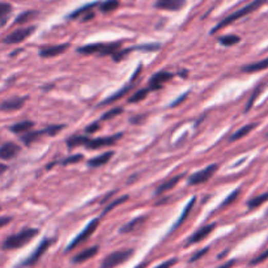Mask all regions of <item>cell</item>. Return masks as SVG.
<instances>
[{"label": "cell", "mask_w": 268, "mask_h": 268, "mask_svg": "<svg viewBox=\"0 0 268 268\" xmlns=\"http://www.w3.org/2000/svg\"><path fill=\"white\" fill-rule=\"evenodd\" d=\"M264 3H267V0H254V2H251L250 4L242 7L241 9H238V11H236L234 13L229 15L228 17H225L221 23L217 24V25L215 26L210 33L214 34V33H216L217 30L222 29V28H225V26L231 25V24L234 23V21H237V20H239V18H242V17H245V16L250 15V13H253L254 11H257L258 8H260V7H262Z\"/></svg>", "instance_id": "obj_1"}, {"label": "cell", "mask_w": 268, "mask_h": 268, "mask_svg": "<svg viewBox=\"0 0 268 268\" xmlns=\"http://www.w3.org/2000/svg\"><path fill=\"white\" fill-rule=\"evenodd\" d=\"M38 234V229L35 228H25L17 234L8 237L4 241L3 248L4 250H15V248H20L25 246L26 243H29L33 238Z\"/></svg>", "instance_id": "obj_2"}, {"label": "cell", "mask_w": 268, "mask_h": 268, "mask_svg": "<svg viewBox=\"0 0 268 268\" xmlns=\"http://www.w3.org/2000/svg\"><path fill=\"white\" fill-rule=\"evenodd\" d=\"M121 44H92L87 45V46L79 47L78 51L84 55H92V54H100V55H114L117 51H119Z\"/></svg>", "instance_id": "obj_3"}, {"label": "cell", "mask_w": 268, "mask_h": 268, "mask_svg": "<svg viewBox=\"0 0 268 268\" xmlns=\"http://www.w3.org/2000/svg\"><path fill=\"white\" fill-rule=\"evenodd\" d=\"M133 255V250L128 248V250H119L116 253H111L107 255L102 262L101 268H114L117 265L122 264V263L127 262Z\"/></svg>", "instance_id": "obj_4"}, {"label": "cell", "mask_w": 268, "mask_h": 268, "mask_svg": "<svg viewBox=\"0 0 268 268\" xmlns=\"http://www.w3.org/2000/svg\"><path fill=\"white\" fill-rule=\"evenodd\" d=\"M98 224H100V219H94V220H93V221H90L89 224L87 225V228L84 229V231L81 232L80 234H78V236H76V238L73 239L72 242H71L68 246H67L66 251L73 250V248H76V247H78V246L83 245L84 242H87V239L89 238V237L92 236L93 233H94L95 229L98 228Z\"/></svg>", "instance_id": "obj_5"}, {"label": "cell", "mask_w": 268, "mask_h": 268, "mask_svg": "<svg viewBox=\"0 0 268 268\" xmlns=\"http://www.w3.org/2000/svg\"><path fill=\"white\" fill-rule=\"evenodd\" d=\"M34 30H35L34 26H26V28H20V29L15 30V32H12L11 34L7 35V37L3 40V42L7 45L20 44V42L25 41L28 37H30V35L34 33Z\"/></svg>", "instance_id": "obj_6"}, {"label": "cell", "mask_w": 268, "mask_h": 268, "mask_svg": "<svg viewBox=\"0 0 268 268\" xmlns=\"http://www.w3.org/2000/svg\"><path fill=\"white\" fill-rule=\"evenodd\" d=\"M50 245H51V239L45 238L44 241L40 243V246L33 251L32 255H29V257L26 258V259L21 263L20 267H32V265H34L35 263L42 258V255L46 253V250L50 247Z\"/></svg>", "instance_id": "obj_7"}, {"label": "cell", "mask_w": 268, "mask_h": 268, "mask_svg": "<svg viewBox=\"0 0 268 268\" xmlns=\"http://www.w3.org/2000/svg\"><path fill=\"white\" fill-rule=\"evenodd\" d=\"M123 133H117L114 136H109V138H98V139H87V142L84 144V147H87L88 149H100V148L109 147L112 145L116 142H118L122 138Z\"/></svg>", "instance_id": "obj_8"}, {"label": "cell", "mask_w": 268, "mask_h": 268, "mask_svg": "<svg viewBox=\"0 0 268 268\" xmlns=\"http://www.w3.org/2000/svg\"><path fill=\"white\" fill-rule=\"evenodd\" d=\"M217 169H219V165L217 164L209 165V166H207L205 169H203V170L193 174V176L190 177V179H188V183H190V185H200V183H204V182H207L210 177L216 173Z\"/></svg>", "instance_id": "obj_9"}, {"label": "cell", "mask_w": 268, "mask_h": 268, "mask_svg": "<svg viewBox=\"0 0 268 268\" xmlns=\"http://www.w3.org/2000/svg\"><path fill=\"white\" fill-rule=\"evenodd\" d=\"M170 79H173V73L167 72V71H160V72H157L156 75L150 78L149 89H160V88H162V85H164L165 83H167Z\"/></svg>", "instance_id": "obj_10"}, {"label": "cell", "mask_w": 268, "mask_h": 268, "mask_svg": "<svg viewBox=\"0 0 268 268\" xmlns=\"http://www.w3.org/2000/svg\"><path fill=\"white\" fill-rule=\"evenodd\" d=\"M25 98L23 97H15L6 100L0 104V110L2 111H16V110L23 109L24 105H25Z\"/></svg>", "instance_id": "obj_11"}, {"label": "cell", "mask_w": 268, "mask_h": 268, "mask_svg": "<svg viewBox=\"0 0 268 268\" xmlns=\"http://www.w3.org/2000/svg\"><path fill=\"white\" fill-rule=\"evenodd\" d=\"M18 153H20V147L15 143H6L0 147V159L2 160L15 159Z\"/></svg>", "instance_id": "obj_12"}, {"label": "cell", "mask_w": 268, "mask_h": 268, "mask_svg": "<svg viewBox=\"0 0 268 268\" xmlns=\"http://www.w3.org/2000/svg\"><path fill=\"white\" fill-rule=\"evenodd\" d=\"M215 229V224H209V225H205L203 228H200L199 231L194 233L193 236L190 237V239L187 241V245H193V243H198V242H202L203 239L207 238Z\"/></svg>", "instance_id": "obj_13"}, {"label": "cell", "mask_w": 268, "mask_h": 268, "mask_svg": "<svg viewBox=\"0 0 268 268\" xmlns=\"http://www.w3.org/2000/svg\"><path fill=\"white\" fill-rule=\"evenodd\" d=\"M186 6L185 0H157L156 7L165 11H179Z\"/></svg>", "instance_id": "obj_14"}, {"label": "cell", "mask_w": 268, "mask_h": 268, "mask_svg": "<svg viewBox=\"0 0 268 268\" xmlns=\"http://www.w3.org/2000/svg\"><path fill=\"white\" fill-rule=\"evenodd\" d=\"M69 45L68 44H62V45H56V46H49L45 47L40 51L41 56L42 58H52V56H58V55L63 54V52L67 51Z\"/></svg>", "instance_id": "obj_15"}, {"label": "cell", "mask_w": 268, "mask_h": 268, "mask_svg": "<svg viewBox=\"0 0 268 268\" xmlns=\"http://www.w3.org/2000/svg\"><path fill=\"white\" fill-rule=\"evenodd\" d=\"M97 253H98V247L97 246H93V247H89V248H87V250H84V251H81V253H79L78 255L73 258L72 262L75 263V264L87 262V260H89L90 258L95 257Z\"/></svg>", "instance_id": "obj_16"}, {"label": "cell", "mask_w": 268, "mask_h": 268, "mask_svg": "<svg viewBox=\"0 0 268 268\" xmlns=\"http://www.w3.org/2000/svg\"><path fill=\"white\" fill-rule=\"evenodd\" d=\"M267 68H268V58H265L259 62H255V63L243 66L242 68H241V71L245 73H254V72H259V71H263V69H267Z\"/></svg>", "instance_id": "obj_17"}, {"label": "cell", "mask_w": 268, "mask_h": 268, "mask_svg": "<svg viewBox=\"0 0 268 268\" xmlns=\"http://www.w3.org/2000/svg\"><path fill=\"white\" fill-rule=\"evenodd\" d=\"M145 220H147V217H145V216H139V217H136V219L131 220L130 222H127L126 225H123V226H122L121 233H131V232L136 231V229L140 228V226L144 224Z\"/></svg>", "instance_id": "obj_18"}, {"label": "cell", "mask_w": 268, "mask_h": 268, "mask_svg": "<svg viewBox=\"0 0 268 268\" xmlns=\"http://www.w3.org/2000/svg\"><path fill=\"white\" fill-rule=\"evenodd\" d=\"M257 127H258V123H250L241 127L238 131H236V132L231 136V142H237V140H239V139L245 138V136H247L251 131L255 130Z\"/></svg>", "instance_id": "obj_19"}, {"label": "cell", "mask_w": 268, "mask_h": 268, "mask_svg": "<svg viewBox=\"0 0 268 268\" xmlns=\"http://www.w3.org/2000/svg\"><path fill=\"white\" fill-rule=\"evenodd\" d=\"M183 177H185V174H179V176H176L174 178L169 179V181H166L165 183H162V185L157 188V194L160 195V194H164L166 193V191H170L171 188H174L177 185H178Z\"/></svg>", "instance_id": "obj_20"}, {"label": "cell", "mask_w": 268, "mask_h": 268, "mask_svg": "<svg viewBox=\"0 0 268 268\" xmlns=\"http://www.w3.org/2000/svg\"><path fill=\"white\" fill-rule=\"evenodd\" d=\"M33 126H34V123H33V122L24 121V122H18V123H15L13 126H11V128H9V130H11L12 132H15V133H26V132H29V131L32 130Z\"/></svg>", "instance_id": "obj_21"}, {"label": "cell", "mask_w": 268, "mask_h": 268, "mask_svg": "<svg viewBox=\"0 0 268 268\" xmlns=\"http://www.w3.org/2000/svg\"><path fill=\"white\" fill-rule=\"evenodd\" d=\"M112 156H114V152H106L104 153V155H101V156H97L90 160V161L88 162V165H89L90 167H100L102 166V165L107 164Z\"/></svg>", "instance_id": "obj_22"}, {"label": "cell", "mask_w": 268, "mask_h": 268, "mask_svg": "<svg viewBox=\"0 0 268 268\" xmlns=\"http://www.w3.org/2000/svg\"><path fill=\"white\" fill-rule=\"evenodd\" d=\"M42 135H44V131H29V132H26L25 135L21 136V142L29 147V145H32L33 143L37 142L38 139H40Z\"/></svg>", "instance_id": "obj_23"}, {"label": "cell", "mask_w": 268, "mask_h": 268, "mask_svg": "<svg viewBox=\"0 0 268 268\" xmlns=\"http://www.w3.org/2000/svg\"><path fill=\"white\" fill-rule=\"evenodd\" d=\"M265 202H268V193L262 194V195H258V196H254L253 199H250L247 202V207L250 209H255V208L260 207L262 204H264Z\"/></svg>", "instance_id": "obj_24"}, {"label": "cell", "mask_w": 268, "mask_h": 268, "mask_svg": "<svg viewBox=\"0 0 268 268\" xmlns=\"http://www.w3.org/2000/svg\"><path fill=\"white\" fill-rule=\"evenodd\" d=\"M195 203H196V196H193V198H191V199H190V202L187 203V205H186L185 210L182 212V215H181V217H179L178 222H177V224L174 225V229L178 228L179 225H181L182 222H183L186 219H187L188 215H190V212H191V210H193V207H194V204H195Z\"/></svg>", "instance_id": "obj_25"}, {"label": "cell", "mask_w": 268, "mask_h": 268, "mask_svg": "<svg viewBox=\"0 0 268 268\" xmlns=\"http://www.w3.org/2000/svg\"><path fill=\"white\" fill-rule=\"evenodd\" d=\"M130 90H131V85H127V87H124L123 89H121L119 92H117V94H112L111 97H109L107 100H105L104 102H101V106L102 105H110V104H112V102L118 101V100H121L122 97H124V95L130 92Z\"/></svg>", "instance_id": "obj_26"}, {"label": "cell", "mask_w": 268, "mask_h": 268, "mask_svg": "<svg viewBox=\"0 0 268 268\" xmlns=\"http://www.w3.org/2000/svg\"><path fill=\"white\" fill-rule=\"evenodd\" d=\"M148 93H149V88L139 89L138 92H135L130 98H128V104H138V102L143 101L144 98H147Z\"/></svg>", "instance_id": "obj_27"}, {"label": "cell", "mask_w": 268, "mask_h": 268, "mask_svg": "<svg viewBox=\"0 0 268 268\" xmlns=\"http://www.w3.org/2000/svg\"><path fill=\"white\" fill-rule=\"evenodd\" d=\"M87 139H88L87 136L75 135V136H72V138H69L68 140H67V145H68L69 148L80 147V145L85 144V142H87Z\"/></svg>", "instance_id": "obj_28"}, {"label": "cell", "mask_w": 268, "mask_h": 268, "mask_svg": "<svg viewBox=\"0 0 268 268\" xmlns=\"http://www.w3.org/2000/svg\"><path fill=\"white\" fill-rule=\"evenodd\" d=\"M241 41V38L238 37V35H234V34H231V35H224V37H221L219 40V42L221 45H224V46H233V45H237Z\"/></svg>", "instance_id": "obj_29"}, {"label": "cell", "mask_w": 268, "mask_h": 268, "mask_svg": "<svg viewBox=\"0 0 268 268\" xmlns=\"http://www.w3.org/2000/svg\"><path fill=\"white\" fill-rule=\"evenodd\" d=\"M35 16H37V12H34V11L24 12L23 15H20L17 18H16L15 24H25V23H28V21L33 20Z\"/></svg>", "instance_id": "obj_30"}, {"label": "cell", "mask_w": 268, "mask_h": 268, "mask_svg": "<svg viewBox=\"0 0 268 268\" xmlns=\"http://www.w3.org/2000/svg\"><path fill=\"white\" fill-rule=\"evenodd\" d=\"M118 6H119L118 0H106V2H104V3L101 4V11L105 12V13H107V12H111L114 11V9L118 8Z\"/></svg>", "instance_id": "obj_31"}, {"label": "cell", "mask_w": 268, "mask_h": 268, "mask_svg": "<svg viewBox=\"0 0 268 268\" xmlns=\"http://www.w3.org/2000/svg\"><path fill=\"white\" fill-rule=\"evenodd\" d=\"M123 112V109L122 107H114V109L109 110L107 112H105L104 116H102V121H109V119H112L116 118V117H118L119 114H122Z\"/></svg>", "instance_id": "obj_32"}, {"label": "cell", "mask_w": 268, "mask_h": 268, "mask_svg": "<svg viewBox=\"0 0 268 268\" xmlns=\"http://www.w3.org/2000/svg\"><path fill=\"white\" fill-rule=\"evenodd\" d=\"M64 127H66V126H59V124H51V126H49V127H47V128H45L44 133H47V135H50V136H55L58 132H61V131L63 130Z\"/></svg>", "instance_id": "obj_33"}, {"label": "cell", "mask_w": 268, "mask_h": 268, "mask_svg": "<svg viewBox=\"0 0 268 268\" xmlns=\"http://www.w3.org/2000/svg\"><path fill=\"white\" fill-rule=\"evenodd\" d=\"M127 200H128V196L124 195L123 198H119V199H117V200H114V202H111L109 205H107L106 209L104 210V215L107 214V212H110V210H111V209H114V208H116L117 205H119V204H122V203L127 202Z\"/></svg>", "instance_id": "obj_34"}, {"label": "cell", "mask_w": 268, "mask_h": 268, "mask_svg": "<svg viewBox=\"0 0 268 268\" xmlns=\"http://www.w3.org/2000/svg\"><path fill=\"white\" fill-rule=\"evenodd\" d=\"M11 12H12L11 4L0 2V17H8Z\"/></svg>", "instance_id": "obj_35"}, {"label": "cell", "mask_w": 268, "mask_h": 268, "mask_svg": "<svg viewBox=\"0 0 268 268\" xmlns=\"http://www.w3.org/2000/svg\"><path fill=\"white\" fill-rule=\"evenodd\" d=\"M94 6H95V3L88 4V6H85V7H81V8H79L78 11L73 12L72 15L69 16V18H76V17H79V16H80V15H83V13H85V12H87V11H89V9H92Z\"/></svg>", "instance_id": "obj_36"}, {"label": "cell", "mask_w": 268, "mask_h": 268, "mask_svg": "<svg viewBox=\"0 0 268 268\" xmlns=\"http://www.w3.org/2000/svg\"><path fill=\"white\" fill-rule=\"evenodd\" d=\"M268 259V248L265 251H263L260 255H258L257 258H254L253 260L250 262L251 265H257V264H260V263H263L264 260Z\"/></svg>", "instance_id": "obj_37"}, {"label": "cell", "mask_w": 268, "mask_h": 268, "mask_svg": "<svg viewBox=\"0 0 268 268\" xmlns=\"http://www.w3.org/2000/svg\"><path fill=\"white\" fill-rule=\"evenodd\" d=\"M238 195H239V190H236V191H234V193H232L231 195L228 196V199L224 200V203H222V204H221V207L224 208V207H226V205H231L232 203H233L234 200L237 199V196H238Z\"/></svg>", "instance_id": "obj_38"}, {"label": "cell", "mask_w": 268, "mask_h": 268, "mask_svg": "<svg viewBox=\"0 0 268 268\" xmlns=\"http://www.w3.org/2000/svg\"><path fill=\"white\" fill-rule=\"evenodd\" d=\"M208 251H209V247H204V248H202L200 251H198L196 254H194L193 257H191V259H190V263H194V262H196V260H199L200 258L204 257Z\"/></svg>", "instance_id": "obj_39"}, {"label": "cell", "mask_w": 268, "mask_h": 268, "mask_svg": "<svg viewBox=\"0 0 268 268\" xmlns=\"http://www.w3.org/2000/svg\"><path fill=\"white\" fill-rule=\"evenodd\" d=\"M81 160H83V156H81V155H73V156H69L68 159L64 160L63 164L64 165H67V164H76V162L81 161Z\"/></svg>", "instance_id": "obj_40"}, {"label": "cell", "mask_w": 268, "mask_h": 268, "mask_svg": "<svg viewBox=\"0 0 268 268\" xmlns=\"http://www.w3.org/2000/svg\"><path fill=\"white\" fill-rule=\"evenodd\" d=\"M177 262H178V259H177V258H173V259H169L166 260V262L161 263V264L157 265L156 268H171Z\"/></svg>", "instance_id": "obj_41"}, {"label": "cell", "mask_w": 268, "mask_h": 268, "mask_svg": "<svg viewBox=\"0 0 268 268\" xmlns=\"http://www.w3.org/2000/svg\"><path fill=\"white\" fill-rule=\"evenodd\" d=\"M100 130V124L98 123H92L90 126L87 127V130H85V132L87 133H93L95 132V131Z\"/></svg>", "instance_id": "obj_42"}, {"label": "cell", "mask_w": 268, "mask_h": 268, "mask_svg": "<svg viewBox=\"0 0 268 268\" xmlns=\"http://www.w3.org/2000/svg\"><path fill=\"white\" fill-rule=\"evenodd\" d=\"M12 221V217H0V229L8 225Z\"/></svg>", "instance_id": "obj_43"}, {"label": "cell", "mask_w": 268, "mask_h": 268, "mask_svg": "<svg viewBox=\"0 0 268 268\" xmlns=\"http://www.w3.org/2000/svg\"><path fill=\"white\" fill-rule=\"evenodd\" d=\"M234 264H236V260H229L228 263H225V264H222L221 267L219 268H232Z\"/></svg>", "instance_id": "obj_44"}, {"label": "cell", "mask_w": 268, "mask_h": 268, "mask_svg": "<svg viewBox=\"0 0 268 268\" xmlns=\"http://www.w3.org/2000/svg\"><path fill=\"white\" fill-rule=\"evenodd\" d=\"M7 169H8V167H7V165L0 164V174H3L4 171H7Z\"/></svg>", "instance_id": "obj_45"}, {"label": "cell", "mask_w": 268, "mask_h": 268, "mask_svg": "<svg viewBox=\"0 0 268 268\" xmlns=\"http://www.w3.org/2000/svg\"><path fill=\"white\" fill-rule=\"evenodd\" d=\"M7 20H8V17H0V28L6 25Z\"/></svg>", "instance_id": "obj_46"}, {"label": "cell", "mask_w": 268, "mask_h": 268, "mask_svg": "<svg viewBox=\"0 0 268 268\" xmlns=\"http://www.w3.org/2000/svg\"><path fill=\"white\" fill-rule=\"evenodd\" d=\"M147 267V263H142V264H139L138 267H135V268H145Z\"/></svg>", "instance_id": "obj_47"}, {"label": "cell", "mask_w": 268, "mask_h": 268, "mask_svg": "<svg viewBox=\"0 0 268 268\" xmlns=\"http://www.w3.org/2000/svg\"><path fill=\"white\" fill-rule=\"evenodd\" d=\"M0 209H2V208H0Z\"/></svg>", "instance_id": "obj_48"}]
</instances>
